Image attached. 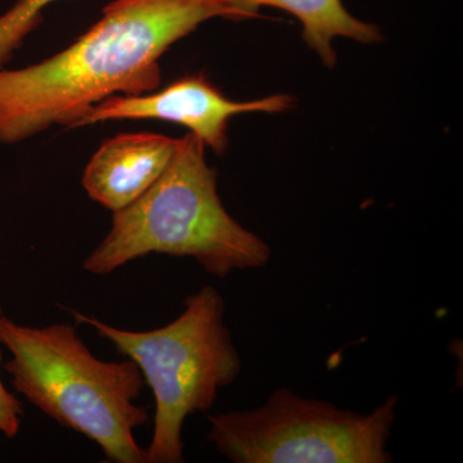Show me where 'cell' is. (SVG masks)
Instances as JSON below:
<instances>
[{
  "mask_svg": "<svg viewBox=\"0 0 463 463\" xmlns=\"http://www.w3.org/2000/svg\"><path fill=\"white\" fill-rule=\"evenodd\" d=\"M176 145L178 139L149 132L106 139L85 167V192L112 213L129 206L160 178Z\"/></svg>",
  "mask_w": 463,
  "mask_h": 463,
  "instance_id": "7",
  "label": "cell"
},
{
  "mask_svg": "<svg viewBox=\"0 0 463 463\" xmlns=\"http://www.w3.org/2000/svg\"><path fill=\"white\" fill-rule=\"evenodd\" d=\"M398 395L359 414L281 388L261 407L209 417V440L236 463H389Z\"/></svg>",
  "mask_w": 463,
  "mask_h": 463,
  "instance_id": "5",
  "label": "cell"
},
{
  "mask_svg": "<svg viewBox=\"0 0 463 463\" xmlns=\"http://www.w3.org/2000/svg\"><path fill=\"white\" fill-rule=\"evenodd\" d=\"M45 8L47 0H17L0 14V69L23 45L27 35L41 25Z\"/></svg>",
  "mask_w": 463,
  "mask_h": 463,
  "instance_id": "9",
  "label": "cell"
},
{
  "mask_svg": "<svg viewBox=\"0 0 463 463\" xmlns=\"http://www.w3.org/2000/svg\"><path fill=\"white\" fill-rule=\"evenodd\" d=\"M241 18L258 16L260 7L283 9L303 25V38L326 66L336 65L332 41L337 36L371 44L381 41L379 27L364 23L346 11L341 0H228Z\"/></svg>",
  "mask_w": 463,
  "mask_h": 463,
  "instance_id": "8",
  "label": "cell"
},
{
  "mask_svg": "<svg viewBox=\"0 0 463 463\" xmlns=\"http://www.w3.org/2000/svg\"><path fill=\"white\" fill-rule=\"evenodd\" d=\"M218 17L242 20L228 0H111L65 50L0 69V143L27 141L54 125L75 128L100 100L156 90L163 54Z\"/></svg>",
  "mask_w": 463,
  "mask_h": 463,
  "instance_id": "1",
  "label": "cell"
},
{
  "mask_svg": "<svg viewBox=\"0 0 463 463\" xmlns=\"http://www.w3.org/2000/svg\"><path fill=\"white\" fill-rule=\"evenodd\" d=\"M151 254L194 258L218 279L264 267L272 255L264 240L228 214L205 145L192 133L178 138L169 165L149 190L112 213L111 230L83 268L108 276Z\"/></svg>",
  "mask_w": 463,
  "mask_h": 463,
  "instance_id": "2",
  "label": "cell"
},
{
  "mask_svg": "<svg viewBox=\"0 0 463 463\" xmlns=\"http://www.w3.org/2000/svg\"><path fill=\"white\" fill-rule=\"evenodd\" d=\"M3 317L2 306H0V318ZM0 364H2V353H0ZM23 403L16 395L12 394L2 377H0V432L9 439L16 438L23 423Z\"/></svg>",
  "mask_w": 463,
  "mask_h": 463,
  "instance_id": "10",
  "label": "cell"
},
{
  "mask_svg": "<svg viewBox=\"0 0 463 463\" xmlns=\"http://www.w3.org/2000/svg\"><path fill=\"white\" fill-rule=\"evenodd\" d=\"M294 99L276 94L265 99L237 102L227 99L205 75H188L161 90L138 96H111L94 105L75 128L115 120H160L190 129L215 152L228 147V125L232 118L246 112H282L292 108Z\"/></svg>",
  "mask_w": 463,
  "mask_h": 463,
  "instance_id": "6",
  "label": "cell"
},
{
  "mask_svg": "<svg viewBox=\"0 0 463 463\" xmlns=\"http://www.w3.org/2000/svg\"><path fill=\"white\" fill-rule=\"evenodd\" d=\"M178 318L151 331L116 328L96 317L72 312L141 370L155 399L154 432L147 463H182V431L187 417L210 410L219 390L236 381L241 356L224 322L223 297L203 286L185 298Z\"/></svg>",
  "mask_w": 463,
  "mask_h": 463,
  "instance_id": "4",
  "label": "cell"
},
{
  "mask_svg": "<svg viewBox=\"0 0 463 463\" xmlns=\"http://www.w3.org/2000/svg\"><path fill=\"white\" fill-rule=\"evenodd\" d=\"M0 344L11 353L5 370L18 394L90 439L109 461L146 463L134 435L149 419L136 403L146 385L136 362L97 358L67 323L32 327L3 316Z\"/></svg>",
  "mask_w": 463,
  "mask_h": 463,
  "instance_id": "3",
  "label": "cell"
}]
</instances>
